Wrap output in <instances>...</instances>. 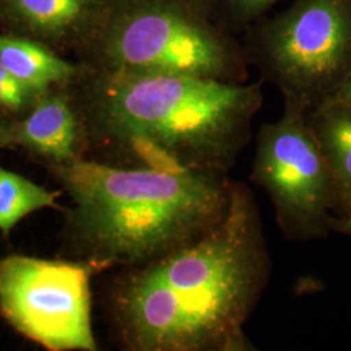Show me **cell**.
<instances>
[{
	"instance_id": "cell-18",
	"label": "cell",
	"mask_w": 351,
	"mask_h": 351,
	"mask_svg": "<svg viewBox=\"0 0 351 351\" xmlns=\"http://www.w3.org/2000/svg\"><path fill=\"white\" fill-rule=\"evenodd\" d=\"M188 1L199 12L208 17H213L215 0H188Z\"/></svg>"
},
{
	"instance_id": "cell-4",
	"label": "cell",
	"mask_w": 351,
	"mask_h": 351,
	"mask_svg": "<svg viewBox=\"0 0 351 351\" xmlns=\"http://www.w3.org/2000/svg\"><path fill=\"white\" fill-rule=\"evenodd\" d=\"M106 71L249 82L243 45L188 0H119L101 36Z\"/></svg>"
},
{
	"instance_id": "cell-17",
	"label": "cell",
	"mask_w": 351,
	"mask_h": 351,
	"mask_svg": "<svg viewBox=\"0 0 351 351\" xmlns=\"http://www.w3.org/2000/svg\"><path fill=\"white\" fill-rule=\"evenodd\" d=\"M332 230L351 237V204L345 211L339 213V216L333 219Z\"/></svg>"
},
{
	"instance_id": "cell-10",
	"label": "cell",
	"mask_w": 351,
	"mask_h": 351,
	"mask_svg": "<svg viewBox=\"0 0 351 351\" xmlns=\"http://www.w3.org/2000/svg\"><path fill=\"white\" fill-rule=\"evenodd\" d=\"M0 63L27 90H45L73 75L75 68L34 42L0 36Z\"/></svg>"
},
{
	"instance_id": "cell-13",
	"label": "cell",
	"mask_w": 351,
	"mask_h": 351,
	"mask_svg": "<svg viewBox=\"0 0 351 351\" xmlns=\"http://www.w3.org/2000/svg\"><path fill=\"white\" fill-rule=\"evenodd\" d=\"M280 0H215L213 12L221 13L226 24L250 25Z\"/></svg>"
},
{
	"instance_id": "cell-11",
	"label": "cell",
	"mask_w": 351,
	"mask_h": 351,
	"mask_svg": "<svg viewBox=\"0 0 351 351\" xmlns=\"http://www.w3.org/2000/svg\"><path fill=\"white\" fill-rule=\"evenodd\" d=\"M58 195L0 165V230L10 233L26 215L53 207Z\"/></svg>"
},
{
	"instance_id": "cell-3",
	"label": "cell",
	"mask_w": 351,
	"mask_h": 351,
	"mask_svg": "<svg viewBox=\"0 0 351 351\" xmlns=\"http://www.w3.org/2000/svg\"><path fill=\"white\" fill-rule=\"evenodd\" d=\"M75 226L97 263H147L197 239L226 213L224 173L125 168L71 159L59 168Z\"/></svg>"
},
{
	"instance_id": "cell-8",
	"label": "cell",
	"mask_w": 351,
	"mask_h": 351,
	"mask_svg": "<svg viewBox=\"0 0 351 351\" xmlns=\"http://www.w3.org/2000/svg\"><path fill=\"white\" fill-rule=\"evenodd\" d=\"M337 193V210L351 204V107L324 103L307 114Z\"/></svg>"
},
{
	"instance_id": "cell-1",
	"label": "cell",
	"mask_w": 351,
	"mask_h": 351,
	"mask_svg": "<svg viewBox=\"0 0 351 351\" xmlns=\"http://www.w3.org/2000/svg\"><path fill=\"white\" fill-rule=\"evenodd\" d=\"M123 282L117 313L139 351H252L245 330L272 261L255 197L232 182L224 217Z\"/></svg>"
},
{
	"instance_id": "cell-9",
	"label": "cell",
	"mask_w": 351,
	"mask_h": 351,
	"mask_svg": "<svg viewBox=\"0 0 351 351\" xmlns=\"http://www.w3.org/2000/svg\"><path fill=\"white\" fill-rule=\"evenodd\" d=\"M17 139L27 149L58 163L68 162L77 141L75 114L62 98L45 99L17 126Z\"/></svg>"
},
{
	"instance_id": "cell-15",
	"label": "cell",
	"mask_w": 351,
	"mask_h": 351,
	"mask_svg": "<svg viewBox=\"0 0 351 351\" xmlns=\"http://www.w3.org/2000/svg\"><path fill=\"white\" fill-rule=\"evenodd\" d=\"M17 126H13L8 121L0 119V149L17 145Z\"/></svg>"
},
{
	"instance_id": "cell-12",
	"label": "cell",
	"mask_w": 351,
	"mask_h": 351,
	"mask_svg": "<svg viewBox=\"0 0 351 351\" xmlns=\"http://www.w3.org/2000/svg\"><path fill=\"white\" fill-rule=\"evenodd\" d=\"M19 11L39 27L59 29L77 21L90 0H14Z\"/></svg>"
},
{
	"instance_id": "cell-2",
	"label": "cell",
	"mask_w": 351,
	"mask_h": 351,
	"mask_svg": "<svg viewBox=\"0 0 351 351\" xmlns=\"http://www.w3.org/2000/svg\"><path fill=\"white\" fill-rule=\"evenodd\" d=\"M263 81L101 73L94 113L101 136L141 167L228 175L249 145Z\"/></svg>"
},
{
	"instance_id": "cell-14",
	"label": "cell",
	"mask_w": 351,
	"mask_h": 351,
	"mask_svg": "<svg viewBox=\"0 0 351 351\" xmlns=\"http://www.w3.org/2000/svg\"><path fill=\"white\" fill-rule=\"evenodd\" d=\"M26 94L14 93L10 88H4L0 85V107L11 108V110H19L25 103Z\"/></svg>"
},
{
	"instance_id": "cell-7",
	"label": "cell",
	"mask_w": 351,
	"mask_h": 351,
	"mask_svg": "<svg viewBox=\"0 0 351 351\" xmlns=\"http://www.w3.org/2000/svg\"><path fill=\"white\" fill-rule=\"evenodd\" d=\"M88 264L12 255L0 261V313L51 351H95Z\"/></svg>"
},
{
	"instance_id": "cell-6",
	"label": "cell",
	"mask_w": 351,
	"mask_h": 351,
	"mask_svg": "<svg viewBox=\"0 0 351 351\" xmlns=\"http://www.w3.org/2000/svg\"><path fill=\"white\" fill-rule=\"evenodd\" d=\"M251 181L263 189L277 226L290 241H310L332 230L337 193L307 114L284 104L276 121L256 134Z\"/></svg>"
},
{
	"instance_id": "cell-5",
	"label": "cell",
	"mask_w": 351,
	"mask_h": 351,
	"mask_svg": "<svg viewBox=\"0 0 351 351\" xmlns=\"http://www.w3.org/2000/svg\"><path fill=\"white\" fill-rule=\"evenodd\" d=\"M263 82L308 114L351 72V0H294L252 26L242 43Z\"/></svg>"
},
{
	"instance_id": "cell-16",
	"label": "cell",
	"mask_w": 351,
	"mask_h": 351,
	"mask_svg": "<svg viewBox=\"0 0 351 351\" xmlns=\"http://www.w3.org/2000/svg\"><path fill=\"white\" fill-rule=\"evenodd\" d=\"M326 103H339L351 107V72L345 78V81L339 85L336 93L332 95V98Z\"/></svg>"
}]
</instances>
